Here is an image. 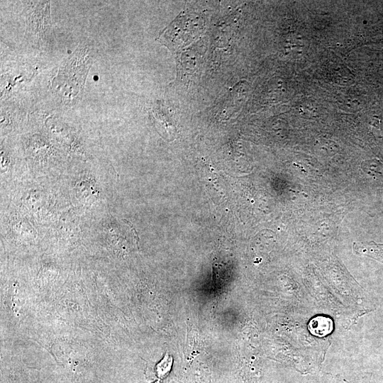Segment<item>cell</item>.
<instances>
[{"instance_id":"obj_1","label":"cell","mask_w":383,"mask_h":383,"mask_svg":"<svg viewBox=\"0 0 383 383\" xmlns=\"http://www.w3.org/2000/svg\"><path fill=\"white\" fill-rule=\"evenodd\" d=\"M202 22L197 16L180 15L160 35L158 40L169 48H177L195 38L201 30Z\"/></svg>"},{"instance_id":"obj_2","label":"cell","mask_w":383,"mask_h":383,"mask_svg":"<svg viewBox=\"0 0 383 383\" xmlns=\"http://www.w3.org/2000/svg\"><path fill=\"white\" fill-rule=\"evenodd\" d=\"M308 328L312 335L318 337H324L332 332L333 323L330 317L317 316L310 320Z\"/></svg>"},{"instance_id":"obj_3","label":"cell","mask_w":383,"mask_h":383,"mask_svg":"<svg viewBox=\"0 0 383 383\" xmlns=\"http://www.w3.org/2000/svg\"><path fill=\"white\" fill-rule=\"evenodd\" d=\"M172 365V357L166 354L155 367V372L158 378L165 377L170 372Z\"/></svg>"},{"instance_id":"obj_4","label":"cell","mask_w":383,"mask_h":383,"mask_svg":"<svg viewBox=\"0 0 383 383\" xmlns=\"http://www.w3.org/2000/svg\"><path fill=\"white\" fill-rule=\"evenodd\" d=\"M154 383H160V381H156Z\"/></svg>"}]
</instances>
